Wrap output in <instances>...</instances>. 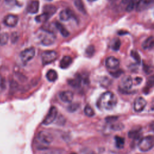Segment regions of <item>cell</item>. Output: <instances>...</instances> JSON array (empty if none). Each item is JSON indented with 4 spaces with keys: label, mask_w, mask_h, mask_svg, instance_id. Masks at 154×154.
Segmentation results:
<instances>
[{
    "label": "cell",
    "mask_w": 154,
    "mask_h": 154,
    "mask_svg": "<svg viewBox=\"0 0 154 154\" xmlns=\"http://www.w3.org/2000/svg\"><path fill=\"white\" fill-rule=\"evenodd\" d=\"M117 103V99L116 95L111 91L103 93L99 98L97 102V106L99 108L105 110H112L115 108Z\"/></svg>",
    "instance_id": "1"
},
{
    "label": "cell",
    "mask_w": 154,
    "mask_h": 154,
    "mask_svg": "<svg viewBox=\"0 0 154 154\" xmlns=\"http://www.w3.org/2000/svg\"><path fill=\"white\" fill-rule=\"evenodd\" d=\"M138 146L140 150L143 152L151 150L154 147V135H150L141 138Z\"/></svg>",
    "instance_id": "2"
},
{
    "label": "cell",
    "mask_w": 154,
    "mask_h": 154,
    "mask_svg": "<svg viewBox=\"0 0 154 154\" xmlns=\"http://www.w3.org/2000/svg\"><path fill=\"white\" fill-rule=\"evenodd\" d=\"M58 57L57 52L54 51H46L42 54V60L43 65L50 64L54 61Z\"/></svg>",
    "instance_id": "3"
},
{
    "label": "cell",
    "mask_w": 154,
    "mask_h": 154,
    "mask_svg": "<svg viewBox=\"0 0 154 154\" xmlns=\"http://www.w3.org/2000/svg\"><path fill=\"white\" fill-rule=\"evenodd\" d=\"M35 49L31 47L22 51L20 54V57L23 63H26L31 60L35 55Z\"/></svg>",
    "instance_id": "4"
},
{
    "label": "cell",
    "mask_w": 154,
    "mask_h": 154,
    "mask_svg": "<svg viewBox=\"0 0 154 154\" xmlns=\"http://www.w3.org/2000/svg\"><path fill=\"white\" fill-rule=\"evenodd\" d=\"M58 111L55 106H52L50 108L46 116L42 122V124L45 125H48L52 123L56 119L57 116Z\"/></svg>",
    "instance_id": "5"
},
{
    "label": "cell",
    "mask_w": 154,
    "mask_h": 154,
    "mask_svg": "<svg viewBox=\"0 0 154 154\" xmlns=\"http://www.w3.org/2000/svg\"><path fill=\"white\" fill-rule=\"evenodd\" d=\"M37 138L41 143L45 144H51L54 140L52 135L46 131L39 132L37 135Z\"/></svg>",
    "instance_id": "6"
},
{
    "label": "cell",
    "mask_w": 154,
    "mask_h": 154,
    "mask_svg": "<svg viewBox=\"0 0 154 154\" xmlns=\"http://www.w3.org/2000/svg\"><path fill=\"white\" fill-rule=\"evenodd\" d=\"M147 105V102L143 97H137L134 103V109L135 112H140L144 110Z\"/></svg>",
    "instance_id": "7"
},
{
    "label": "cell",
    "mask_w": 154,
    "mask_h": 154,
    "mask_svg": "<svg viewBox=\"0 0 154 154\" xmlns=\"http://www.w3.org/2000/svg\"><path fill=\"white\" fill-rule=\"evenodd\" d=\"M119 60L114 57H108L105 60V66L109 69L116 70L119 67Z\"/></svg>",
    "instance_id": "8"
},
{
    "label": "cell",
    "mask_w": 154,
    "mask_h": 154,
    "mask_svg": "<svg viewBox=\"0 0 154 154\" xmlns=\"http://www.w3.org/2000/svg\"><path fill=\"white\" fill-rule=\"evenodd\" d=\"M154 4V0H138L136 10L138 11H141L150 7Z\"/></svg>",
    "instance_id": "9"
},
{
    "label": "cell",
    "mask_w": 154,
    "mask_h": 154,
    "mask_svg": "<svg viewBox=\"0 0 154 154\" xmlns=\"http://www.w3.org/2000/svg\"><path fill=\"white\" fill-rule=\"evenodd\" d=\"M120 87L123 90H129L133 84V80L131 76L126 75L122 78L120 81Z\"/></svg>",
    "instance_id": "10"
},
{
    "label": "cell",
    "mask_w": 154,
    "mask_h": 154,
    "mask_svg": "<svg viewBox=\"0 0 154 154\" xmlns=\"http://www.w3.org/2000/svg\"><path fill=\"white\" fill-rule=\"evenodd\" d=\"M18 22V17L14 14H8L4 19V23L5 25L13 27L15 26Z\"/></svg>",
    "instance_id": "11"
},
{
    "label": "cell",
    "mask_w": 154,
    "mask_h": 154,
    "mask_svg": "<svg viewBox=\"0 0 154 154\" xmlns=\"http://www.w3.org/2000/svg\"><path fill=\"white\" fill-rule=\"evenodd\" d=\"M45 34L43 36L42 38L41 39V42L42 45L45 46H48L52 44L55 39V37L54 33H51L45 31Z\"/></svg>",
    "instance_id": "12"
},
{
    "label": "cell",
    "mask_w": 154,
    "mask_h": 154,
    "mask_svg": "<svg viewBox=\"0 0 154 154\" xmlns=\"http://www.w3.org/2000/svg\"><path fill=\"white\" fill-rule=\"evenodd\" d=\"M60 99L66 103H70L73 99V94L70 91H63L59 94Z\"/></svg>",
    "instance_id": "13"
},
{
    "label": "cell",
    "mask_w": 154,
    "mask_h": 154,
    "mask_svg": "<svg viewBox=\"0 0 154 154\" xmlns=\"http://www.w3.org/2000/svg\"><path fill=\"white\" fill-rule=\"evenodd\" d=\"M39 8V2L37 0H34L31 1L27 7H26V11L29 13L31 14H35L37 13L38 11Z\"/></svg>",
    "instance_id": "14"
},
{
    "label": "cell",
    "mask_w": 154,
    "mask_h": 154,
    "mask_svg": "<svg viewBox=\"0 0 154 154\" xmlns=\"http://www.w3.org/2000/svg\"><path fill=\"white\" fill-rule=\"evenodd\" d=\"M82 81V78L80 75H77L73 78H72L68 81L69 84L74 87V88H78L81 86V82Z\"/></svg>",
    "instance_id": "15"
},
{
    "label": "cell",
    "mask_w": 154,
    "mask_h": 154,
    "mask_svg": "<svg viewBox=\"0 0 154 154\" xmlns=\"http://www.w3.org/2000/svg\"><path fill=\"white\" fill-rule=\"evenodd\" d=\"M60 18L63 21H67L73 17V13L70 9H64L60 13Z\"/></svg>",
    "instance_id": "16"
},
{
    "label": "cell",
    "mask_w": 154,
    "mask_h": 154,
    "mask_svg": "<svg viewBox=\"0 0 154 154\" xmlns=\"http://www.w3.org/2000/svg\"><path fill=\"white\" fill-rule=\"evenodd\" d=\"M57 11V8L53 5H46L43 7V13H45L49 17H52Z\"/></svg>",
    "instance_id": "17"
},
{
    "label": "cell",
    "mask_w": 154,
    "mask_h": 154,
    "mask_svg": "<svg viewBox=\"0 0 154 154\" xmlns=\"http://www.w3.org/2000/svg\"><path fill=\"white\" fill-rule=\"evenodd\" d=\"M154 46V37L150 36L147 37L142 43L143 49H150Z\"/></svg>",
    "instance_id": "18"
},
{
    "label": "cell",
    "mask_w": 154,
    "mask_h": 154,
    "mask_svg": "<svg viewBox=\"0 0 154 154\" xmlns=\"http://www.w3.org/2000/svg\"><path fill=\"white\" fill-rule=\"evenodd\" d=\"M72 63V58L70 56H64L60 63V67L61 69H67Z\"/></svg>",
    "instance_id": "19"
},
{
    "label": "cell",
    "mask_w": 154,
    "mask_h": 154,
    "mask_svg": "<svg viewBox=\"0 0 154 154\" xmlns=\"http://www.w3.org/2000/svg\"><path fill=\"white\" fill-rule=\"evenodd\" d=\"M141 129H134L128 132V137L130 138H132L134 140H137L140 138L141 135Z\"/></svg>",
    "instance_id": "20"
},
{
    "label": "cell",
    "mask_w": 154,
    "mask_h": 154,
    "mask_svg": "<svg viewBox=\"0 0 154 154\" xmlns=\"http://www.w3.org/2000/svg\"><path fill=\"white\" fill-rule=\"evenodd\" d=\"M46 79L50 82H54L58 78V74L54 69H50L48 70L46 75Z\"/></svg>",
    "instance_id": "21"
},
{
    "label": "cell",
    "mask_w": 154,
    "mask_h": 154,
    "mask_svg": "<svg viewBox=\"0 0 154 154\" xmlns=\"http://www.w3.org/2000/svg\"><path fill=\"white\" fill-rule=\"evenodd\" d=\"M55 25H56V27H57V29L60 32V33L61 34V35L63 37H66L69 35V31L64 28V26L61 23H60L58 22H55Z\"/></svg>",
    "instance_id": "22"
},
{
    "label": "cell",
    "mask_w": 154,
    "mask_h": 154,
    "mask_svg": "<svg viewBox=\"0 0 154 154\" xmlns=\"http://www.w3.org/2000/svg\"><path fill=\"white\" fill-rule=\"evenodd\" d=\"M115 144L117 148L118 149H122L125 146V139L119 136H115Z\"/></svg>",
    "instance_id": "23"
},
{
    "label": "cell",
    "mask_w": 154,
    "mask_h": 154,
    "mask_svg": "<svg viewBox=\"0 0 154 154\" xmlns=\"http://www.w3.org/2000/svg\"><path fill=\"white\" fill-rule=\"evenodd\" d=\"M73 3L76 8L83 14H85L86 11L84 8V5L82 0H73Z\"/></svg>",
    "instance_id": "24"
},
{
    "label": "cell",
    "mask_w": 154,
    "mask_h": 154,
    "mask_svg": "<svg viewBox=\"0 0 154 154\" xmlns=\"http://www.w3.org/2000/svg\"><path fill=\"white\" fill-rule=\"evenodd\" d=\"M50 17L46 15L45 13H43L42 14L38 15L35 17V20L36 22L38 23H43L46 22Z\"/></svg>",
    "instance_id": "25"
},
{
    "label": "cell",
    "mask_w": 154,
    "mask_h": 154,
    "mask_svg": "<svg viewBox=\"0 0 154 154\" xmlns=\"http://www.w3.org/2000/svg\"><path fill=\"white\" fill-rule=\"evenodd\" d=\"M84 112L85 114L88 116V117H93L94 116V111L93 109L91 108V106L89 105H86L84 107Z\"/></svg>",
    "instance_id": "26"
},
{
    "label": "cell",
    "mask_w": 154,
    "mask_h": 154,
    "mask_svg": "<svg viewBox=\"0 0 154 154\" xmlns=\"http://www.w3.org/2000/svg\"><path fill=\"white\" fill-rule=\"evenodd\" d=\"M8 40V35L6 32L0 34V45H5L7 43Z\"/></svg>",
    "instance_id": "27"
},
{
    "label": "cell",
    "mask_w": 154,
    "mask_h": 154,
    "mask_svg": "<svg viewBox=\"0 0 154 154\" xmlns=\"http://www.w3.org/2000/svg\"><path fill=\"white\" fill-rule=\"evenodd\" d=\"M123 125L121 123H112L111 125V128L114 131H120L123 129Z\"/></svg>",
    "instance_id": "28"
},
{
    "label": "cell",
    "mask_w": 154,
    "mask_h": 154,
    "mask_svg": "<svg viewBox=\"0 0 154 154\" xmlns=\"http://www.w3.org/2000/svg\"><path fill=\"white\" fill-rule=\"evenodd\" d=\"M121 45V42L119 39H116L111 44V48L114 51H118L120 49Z\"/></svg>",
    "instance_id": "29"
},
{
    "label": "cell",
    "mask_w": 154,
    "mask_h": 154,
    "mask_svg": "<svg viewBox=\"0 0 154 154\" xmlns=\"http://www.w3.org/2000/svg\"><path fill=\"white\" fill-rule=\"evenodd\" d=\"M94 53V47L93 45L88 46L85 49V54L88 57H91Z\"/></svg>",
    "instance_id": "30"
},
{
    "label": "cell",
    "mask_w": 154,
    "mask_h": 154,
    "mask_svg": "<svg viewBox=\"0 0 154 154\" xmlns=\"http://www.w3.org/2000/svg\"><path fill=\"white\" fill-rule=\"evenodd\" d=\"M131 55L132 56V57L138 63H140V56L139 55V54H138V52L137 51H132Z\"/></svg>",
    "instance_id": "31"
},
{
    "label": "cell",
    "mask_w": 154,
    "mask_h": 154,
    "mask_svg": "<svg viewBox=\"0 0 154 154\" xmlns=\"http://www.w3.org/2000/svg\"><path fill=\"white\" fill-rule=\"evenodd\" d=\"M78 106H79V105L76 103H72V104L69 105V106H68V110L70 112H74L78 109Z\"/></svg>",
    "instance_id": "32"
},
{
    "label": "cell",
    "mask_w": 154,
    "mask_h": 154,
    "mask_svg": "<svg viewBox=\"0 0 154 154\" xmlns=\"http://www.w3.org/2000/svg\"><path fill=\"white\" fill-rule=\"evenodd\" d=\"M117 120V117L116 116H109L105 118V121L108 123H113Z\"/></svg>",
    "instance_id": "33"
},
{
    "label": "cell",
    "mask_w": 154,
    "mask_h": 154,
    "mask_svg": "<svg viewBox=\"0 0 154 154\" xmlns=\"http://www.w3.org/2000/svg\"><path fill=\"white\" fill-rule=\"evenodd\" d=\"M147 84L149 87H152L154 85V75L151 76L147 81Z\"/></svg>",
    "instance_id": "34"
},
{
    "label": "cell",
    "mask_w": 154,
    "mask_h": 154,
    "mask_svg": "<svg viewBox=\"0 0 154 154\" xmlns=\"http://www.w3.org/2000/svg\"><path fill=\"white\" fill-rule=\"evenodd\" d=\"M4 85V79L0 76V86L2 87Z\"/></svg>",
    "instance_id": "35"
},
{
    "label": "cell",
    "mask_w": 154,
    "mask_h": 154,
    "mask_svg": "<svg viewBox=\"0 0 154 154\" xmlns=\"http://www.w3.org/2000/svg\"><path fill=\"white\" fill-rule=\"evenodd\" d=\"M131 1H132V0H122V2L124 4H128Z\"/></svg>",
    "instance_id": "36"
},
{
    "label": "cell",
    "mask_w": 154,
    "mask_h": 154,
    "mask_svg": "<svg viewBox=\"0 0 154 154\" xmlns=\"http://www.w3.org/2000/svg\"><path fill=\"white\" fill-rule=\"evenodd\" d=\"M135 81H138V82H137V84H140L141 83V82L142 81V78H135Z\"/></svg>",
    "instance_id": "37"
},
{
    "label": "cell",
    "mask_w": 154,
    "mask_h": 154,
    "mask_svg": "<svg viewBox=\"0 0 154 154\" xmlns=\"http://www.w3.org/2000/svg\"><path fill=\"white\" fill-rule=\"evenodd\" d=\"M13 1H14V0H5V1L7 2H13Z\"/></svg>",
    "instance_id": "38"
},
{
    "label": "cell",
    "mask_w": 154,
    "mask_h": 154,
    "mask_svg": "<svg viewBox=\"0 0 154 154\" xmlns=\"http://www.w3.org/2000/svg\"><path fill=\"white\" fill-rule=\"evenodd\" d=\"M89 2H94V1H96V0H88Z\"/></svg>",
    "instance_id": "39"
},
{
    "label": "cell",
    "mask_w": 154,
    "mask_h": 154,
    "mask_svg": "<svg viewBox=\"0 0 154 154\" xmlns=\"http://www.w3.org/2000/svg\"><path fill=\"white\" fill-rule=\"evenodd\" d=\"M71 154H76V153H71Z\"/></svg>",
    "instance_id": "40"
},
{
    "label": "cell",
    "mask_w": 154,
    "mask_h": 154,
    "mask_svg": "<svg viewBox=\"0 0 154 154\" xmlns=\"http://www.w3.org/2000/svg\"><path fill=\"white\" fill-rule=\"evenodd\" d=\"M47 1H52V0H47Z\"/></svg>",
    "instance_id": "41"
},
{
    "label": "cell",
    "mask_w": 154,
    "mask_h": 154,
    "mask_svg": "<svg viewBox=\"0 0 154 154\" xmlns=\"http://www.w3.org/2000/svg\"><path fill=\"white\" fill-rule=\"evenodd\" d=\"M109 1H114V0H109Z\"/></svg>",
    "instance_id": "42"
}]
</instances>
